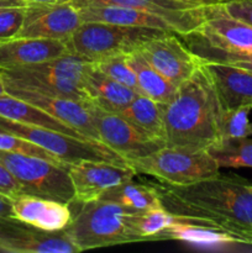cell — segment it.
<instances>
[{
	"mask_svg": "<svg viewBox=\"0 0 252 253\" xmlns=\"http://www.w3.org/2000/svg\"><path fill=\"white\" fill-rule=\"evenodd\" d=\"M160 240H175L207 247L244 245L241 240L234 235L194 219H188L172 225L158 236V241Z\"/></svg>",
	"mask_w": 252,
	"mask_h": 253,
	"instance_id": "7402d4cb",
	"label": "cell"
},
{
	"mask_svg": "<svg viewBox=\"0 0 252 253\" xmlns=\"http://www.w3.org/2000/svg\"><path fill=\"white\" fill-rule=\"evenodd\" d=\"M220 168H252V138H224L208 150Z\"/></svg>",
	"mask_w": 252,
	"mask_h": 253,
	"instance_id": "f1b7e54d",
	"label": "cell"
},
{
	"mask_svg": "<svg viewBox=\"0 0 252 253\" xmlns=\"http://www.w3.org/2000/svg\"><path fill=\"white\" fill-rule=\"evenodd\" d=\"M72 4L77 9L88 5H120L143 10L169 22L175 34L179 36H185L199 30L207 20V6L185 4L178 0H73Z\"/></svg>",
	"mask_w": 252,
	"mask_h": 253,
	"instance_id": "5bb4252c",
	"label": "cell"
},
{
	"mask_svg": "<svg viewBox=\"0 0 252 253\" xmlns=\"http://www.w3.org/2000/svg\"><path fill=\"white\" fill-rule=\"evenodd\" d=\"M126 61L135 73L138 93L158 103H169L177 86L158 73L137 49L126 53Z\"/></svg>",
	"mask_w": 252,
	"mask_h": 253,
	"instance_id": "d4e9b609",
	"label": "cell"
},
{
	"mask_svg": "<svg viewBox=\"0 0 252 253\" xmlns=\"http://www.w3.org/2000/svg\"><path fill=\"white\" fill-rule=\"evenodd\" d=\"M26 4H67L73 0H22Z\"/></svg>",
	"mask_w": 252,
	"mask_h": 253,
	"instance_id": "8d00e7d4",
	"label": "cell"
},
{
	"mask_svg": "<svg viewBox=\"0 0 252 253\" xmlns=\"http://www.w3.org/2000/svg\"><path fill=\"white\" fill-rule=\"evenodd\" d=\"M4 94H6V91H5V86H4V83L1 82V79H0V96L4 95Z\"/></svg>",
	"mask_w": 252,
	"mask_h": 253,
	"instance_id": "ab89813d",
	"label": "cell"
},
{
	"mask_svg": "<svg viewBox=\"0 0 252 253\" xmlns=\"http://www.w3.org/2000/svg\"><path fill=\"white\" fill-rule=\"evenodd\" d=\"M99 199L118 203L135 211L163 207L156 185L140 184L133 182V179L110 188Z\"/></svg>",
	"mask_w": 252,
	"mask_h": 253,
	"instance_id": "484cf974",
	"label": "cell"
},
{
	"mask_svg": "<svg viewBox=\"0 0 252 253\" xmlns=\"http://www.w3.org/2000/svg\"><path fill=\"white\" fill-rule=\"evenodd\" d=\"M22 193L21 187L16 182L11 173L0 163V194L7 195L12 198L15 195H19Z\"/></svg>",
	"mask_w": 252,
	"mask_h": 253,
	"instance_id": "e575fe53",
	"label": "cell"
},
{
	"mask_svg": "<svg viewBox=\"0 0 252 253\" xmlns=\"http://www.w3.org/2000/svg\"><path fill=\"white\" fill-rule=\"evenodd\" d=\"M5 91L9 95L22 99V100L42 109L53 118L76 128L82 135L86 136L91 140L100 141L98 132L94 127L93 120H91L89 103L62 98V96L49 95V94L39 93V91L26 90V89L10 88V86H5Z\"/></svg>",
	"mask_w": 252,
	"mask_h": 253,
	"instance_id": "9a60e30c",
	"label": "cell"
},
{
	"mask_svg": "<svg viewBox=\"0 0 252 253\" xmlns=\"http://www.w3.org/2000/svg\"><path fill=\"white\" fill-rule=\"evenodd\" d=\"M221 5L230 16L252 27V0H226Z\"/></svg>",
	"mask_w": 252,
	"mask_h": 253,
	"instance_id": "836d02e7",
	"label": "cell"
},
{
	"mask_svg": "<svg viewBox=\"0 0 252 253\" xmlns=\"http://www.w3.org/2000/svg\"><path fill=\"white\" fill-rule=\"evenodd\" d=\"M135 210L109 200L82 203L81 209L66 227L79 252L100 247L141 242L132 227Z\"/></svg>",
	"mask_w": 252,
	"mask_h": 253,
	"instance_id": "3957f363",
	"label": "cell"
},
{
	"mask_svg": "<svg viewBox=\"0 0 252 253\" xmlns=\"http://www.w3.org/2000/svg\"><path fill=\"white\" fill-rule=\"evenodd\" d=\"M79 9L67 4H26L22 29L17 37L67 40L82 24Z\"/></svg>",
	"mask_w": 252,
	"mask_h": 253,
	"instance_id": "4fadbf2b",
	"label": "cell"
},
{
	"mask_svg": "<svg viewBox=\"0 0 252 253\" xmlns=\"http://www.w3.org/2000/svg\"><path fill=\"white\" fill-rule=\"evenodd\" d=\"M190 217L179 216L168 211L165 207L146 211H136L132 215V227L141 241H158V236L172 225Z\"/></svg>",
	"mask_w": 252,
	"mask_h": 253,
	"instance_id": "83f0119b",
	"label": "cell"
},
{
	"mask_svg": "<svg viewBox=\"0 0 252 253\" xmlns=\"http://www.w3.org/2000/svg\"><path fill=\"white\" fill-rule=\"evenodd\" d=\"M67 170L73 184V203L78 204L99 199L108 189L137 175L128 165L105 161H81L67 166Z\"/></svg>",
	"mask_w": 252,
	"mask_h": 253,
	"instance_id": "7c38bea8",
	"label": "cell"
},
{
	"mask_svg": "<svg viewBox=\"0 0 252 253\" xmlns=\"http://www.w3.org/2000/svg\"><path fill=\"white\" fill-rule=\"evenodd\" d=\"M222 110L252 108V73L239 67L203 62Z\"/></svg>",
	"mask_w": 252,
	"mask_h": 253,
	"instance_id": "e0dca14e",
	"label": "cell"
},
{
	"mask_svg": "<svg viewBox=\"0 0 252 253\" xmlns=\"http://www.w3.org/2000/svg\"><path fill=\"white\" fill-rule=\"evenodd\" d=\"M98 69H100L104 74L109 78L114 79L118 83L123 85L128 86L133 90L138 91L137 82H136L135 73L126 61V53L113 54V56L104 57V58L98 59L93 62Z\"/></svg>",
	"mask_w": 252,
	"mask_h": 253,
	"instance_id": "4dcf8cb0",
	"label": "cell"
},
{
	"mask_svg": "<svg viewBox=\"0 0 252 253\" xmlns=\"http://www.w3.org/2000/svg\"><path fill=\"white\" fill-rule=\"evenodd\" d=\"M26 14V4L0 9V41L17 37L22 29Z\"/></svg>",
	"mask_w": 252,
	"mask_h": 253,
	"instance_id": "d6a6232c",
	"label": "cell"
},
{
	"mask_svg": "<svg viewBox=\"0 0 252 253\" xmlns=\"http://www.w3.org/2000/svg\"><path fill=\"white\" fill-rule=\"evenodd\" d=\"M0 116L9 120L17 121V123L25 124V125L37 126V127L49 128V130L59 131V132L67 133V135L77 136L82 138H89L82 135L76 128L71 127L67 124L62 123L58 119L53 118L42 109L22 100V99L15 98V96L4 94L0 96Z\"/></svg>",
	"mask_w": 252,
	"mask_h": 253,
	"instance_id": "603a6c76",
	"label": "cell"
},
{
	"mask_svg": "<svg viewBox=\"0 0 252 253\" xmlns=\"http://www.w3.org/2000/svg\"><path fill=\"white\" fill-rule=\"evenodd\" d=\"M12 216L11 198L7 195L0 194V217Z\"/></svg>",
	"mask_w": 252,
	"mask_h": 253,
	"instance_id": "d590c367",
	"label": "cell"
},
{
	"mask_svg": "<svg viewBox=\"0 0 252 253\" xmlns=\"http://www.w3.org/2000/svg\"><path fill=\"white\" fill-rule=\"evenodd\" d=\"M89 111L99 140L125 158L126 163L128 160L151 155L166 146L162 141L141 132L119 114L101 110L90 103Z\"/></svg>",
	"mask_w": 252,
	"mask_h": 253,
	"instance_id": "9c48e42d",
	"label": "cell"
},
{
	"mask_svg": "<svg viewBox=\"0 0 252 253\" xmlns=\"http://www.w3.org/2000/svg\"><path fill=\"white\" fill-rule=\"evenodd\" d=\"M221 106L204 63L177 86L165 104V143L190 151L209 150L221 140Z\"/></svg>",
	"mask_w": 252,
	"mask_h": 253,
	"instance_id": "7a4b0ae2",
	"label": "cell"
},
{
	"mask_svg": "<svg viewBox=\"0 0 252 253\" xmlns=\"http://www.w3.org/2000/svg\"><path fill=\"white\" fill-rule=\"evenodd\" d=\"M12 217L44 231H62L72 221L68 204L21 193L11 198Z\"/></svg>",
	"mask_w": 252,
	"mask_h": 253,
	"instance_id": "2e32d148",
	"label": "cell"
},
{
	"mask_svg": "<svg viewBox=\"0 0 252 253\" xmlns=\"http://www.w3.org/2000/svg\"><path fill=\"white\" fill-rule=\"evenodd\" d=\"M0 163L11 173L25 194L68 205L74 202L73 184L67 166L6 151H0Z\"/></svg>",
	"mask_w": 252,
	"mask_h": 253,
	"instance_id": "ba28073f",
	"label": "cell"
},
{
	"mask_svg": "<svg viewBox=\"0 0 252 253\" xmlns=\"http://www.w3.org/2000/svg\"><path fill=\"white\" fill-rule=\"evenodd\" d=\"M0 251L11 253H77L66 230L44 231L15 217H0Z\"/></svg>",
	"mask_w": 252,
	"mask_h": 253,
	"instance_id": "8fae6325",
	"label": "cell"
},
{
	"mask_svg": "<svg viewBox=\"0 0 252 253\" xmlns=\"http://www.w3.org/2000/svg\"><path fill=\"white\" fill-rule=\"evenodd\" d=\"M89 63L81 57L67 53L32 66L0 68V79L4 86L89 103L84 89V74Z\"/></svg>",
	"mask_w": 252,
	"mask_h": 253,
	"instance_id": "277c9868",
	"label": "cell"
},
{
	"mask_svg": "<svg viewBox=\"0 0 252 253\" xmlns=\"http://www.w3.org/2000/svg\"><path fill=\"white\" fill-rule=\"evenodd\" d=\"M162 205L199 220L252 246V184L237 175H216L184 187L156 185Z\"/></svg>",
	"mask_w": 252,
	"mask_h": 253,
	"instance_id": "6da1fadb",
	"label": "cell"
},
{
	"mask_svg": "<svg viewBox=\"0 0 252 253\" xmlns=\"http://www.w3.org/2000/svg\"><path fill=\"white\" fill-rule=\"evenodd\" d=\"M119 115L145 135L165 142V104L158 103L143 94H137Z\"/></svg>",
	"mask_w": 252,
	"mask_h": 253,
	"instance_id": "cb8c5ba5",
	"label": "cell"
},
{
	"mask_svg": "<svg viewBox=\"0 0 252 253\" xmlns=\"http://www.w3.org/2000/svg\"><path fill=\"white\" fill-rule=\"evenodd\" d=\"M69 53L67 41L39 37H15L0 41V68L32 66Z\"/></svg>",
	"mask_w": 252,
	"mask_h": 253,
	"instance_id": "ac0fdd59",
	"label": "cell"
},
{
	"mask_svg": "<svg viewBox=\"0 0 252 253\" xmlns=\"http://www.w3.org/2000/svg\"><path fill=\"white\" fill-rule=\"evenodd\" d=\"M252 108H239L234 110H222L220 115L219 130L220 137L242 138L252 135V123L249 120V114Z\"/></svg>",
	"mask_w": 252,
	"mask_h": 253,
	"instance_id": "f546056e",
	"label": "cell"
},
{
	"mask_svg": "<svg viewBox=\"0 0 252 253\" xmlns=\"http://www.w3.org/2000/svg\"><path fill=\"white\" fill-rule=\"evenodd\" d=\"M137 174L155 177L162 184L184 187L220 174V167L208 150L165 147L145 157L128 160Z\"/></svg>",
	"mask_w": 252,
	"mask_h": 253,
	"instance_id": "5b68a950",
	"label": "cell"
},
{
	"mask_svg": "<svg viewBox=\"0 0 252 253\" xmlns=\"http://www.w3.org/2000/svg\"><path fill=\"white\" fill-rule=\"evenodd\" d=\"M0 151L19 153V155L35 156V157L43 158V160L49 161V162L63 165L58 158L54 157L53 155H51L48 151L42 148L41 146L36 145V143L31 142L29 140H25L20 136L12 135V133L5 132V131L1 130H0Z\"/></svg>",
	"mask_w": 252,
	"mask_h": 253,
	"instance_id": "1f68e13d",
	"label": "cell"
},
{
	"mask_svg": "<svg viewBox=\"0 0 252 253\" xmlns=\"http://www.w3.org/2000/svg\"><path fill=\"white\" fill-rule=\"evenodd\" d=\"M166 32L170 31L88 21L79 25L67 40V46L69 53L88 62H95L113 54L135 51L143 42Z\"/></svg>",
	"mask_w": 252,
	"mask_h": 253,
	"instance_id": "8992f818",
	"label": "cell"
},
{
	"mask_svg": "<svg viewBox=\"0 0 252 253\" xmlns=\"http://www.w3.org/2000/svg\"><path fill=\"white\" fill-rule=\"evenodd\" d=\"M84 89L89 103L101 110L119 114L133 100L138 91L109 78L90 62L84 74Z\"/></svg>",
	"mask_w": 252,
	"mask_h": 253,
	"instance_id": "ffe728a7",
	"label": "cell"
},
{
	"mask_svg": "<svg viewBox=\"0 0 252 253\" xmlns=\"http://www.w3.org/2000/svg\"><path fill=\"white\" fill-rule=\"evenodd\" d=\"M215 1H216V2H217V4H221V2L226 1V0H215Z\"/></svg>",
	"mask_w": 252,
	"mask_h": 253,
	"instance_id": "60d3db41",
	"label": "cell"
},
{
	"mask_svg": "<svg viewBox=\"0 0 252 253\" xmlns=\"http://www.w3.org/2000/svg\"><path fill=\"white\" fill-rule=\"evenodd\" d=\"M79 12L83 22H109V24L123 25V26L150 27V29L174 32L172 25L165 19L133 7L120 6V5H88L81 7Z\"/></svg>",
	"mask_w": 252,
	"mask_h": 253,
	"instance_id": "44dd1931",
	"label": "cell"
},
{
	"mask_svg": "<svg viewBox=\"0 0 252 253\" xmlns=\"http://www.w3.org/2000/svg\"><path fill=\"white\" fill-rule=\"evenodd\" d=\"M175 32H166L143 42L137 51L174 86L192 77L203 61L185 46Z\"/></svg>",
	"mask_w": 252,
	"mask_h": 253,
	"instance_id": "30bf717a",
	"label": "cell"
},
{
	"mask_svg": "<svg viewBox=\"0 0 252 253\" xmlns=\"http://www.w3.org/2000/svg\"><path fill=\"white\" fill-rule=\"evenodd\" d=\"M0 130L41 146L66 166L81 161H105L116 165H127L125 158L98 140L77 137L49 128L25 125L1 116Z\"/></svg>",
	"mask_w": 252,
	"mask_h": 253,
	"instance_id": "52a82bcc",
	"label": "cell"
},
{
	"mask_svg": "<svg viewBox=\"0 0 252 253\" xmlns=\"http://www.w3.org/2000/svg\"><path fill=\"white\" fill-rule=\"evenodd\" d=\"M26 2L22 0H0V9L6 6H15V5H25Z\"/></svg>",
	"mask_w": 252,
	"mask_h": 253,
	"instance_id": "f35d334b",
	"label": "cell"
},
{
	"mask_svg": "<svg viewBox=\"0 0 252 253\" xmlns=\"http://www.w3.org/2000/svg\"><path fill=\"white\" fill-rule=\"evenodd\" d=\"M182 37L187 42L190 51L197 54L203 62L230 64V66L239 67L252 73V54L232 51L226 47L212 43L208 41L198 30Z\"/></svg>",
	"mask_w": 252,
	"mask_h": 253,
	"instance_id": "4316f807",
	"label": "cell"
},
{
	"mask_svg": "<svg viewBox=\"0 0 252 253\" xmlns=\"http://www.w3.org/2000/svg\"><path fill=\"white\" fill-rule=\"evenodd\" d=\"M205 24L198 31L208 40L232 51L252 54V27L230 16L221 4L205 7Z\"/></svg>",
	"mask_w": 252,
	"mask_h": 253,
	"instance_id": "d6986e66",
	"label": "cell"
},
{
	"mask_svg": "<svg viewBox=\"0 0 252 253\" xmlns=\"http://www.w3.org/2000/svg\"><path fill=\"white\" fill-rule=\"evenodd\" d=\"M178 1H182L190 5H197V6H209V5L217 4L215 0H178Z\"/></svg>",
	"mask_w": 252,
	"mask_h": 253,
	"instance_id": "74e56055",
	"label": "cell"
}]
</instances>
